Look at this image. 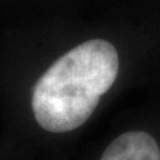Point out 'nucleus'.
I'll list each match as a JSON object with an SVG mask.
<instances>
[{
	"label": "nucleus",
	"mask_w": 160,
	"mask_h": 160,
	"mask_svg": "<svg viewBox=\"0 0 160 160\" xmlns=\"http://www.w3.org/2000/svg\"><path fill=\"white\" fill-rule=\"evenodd\" d=\"M100 160H160V148L149 133L129 131L115 139Z\"/></svg>",
	"instance_id": "obj_2"
},
{
	"label": "nucleus",
	"mask_w": 160,
	"mask_h": 160,
	"mask_svg": "<svg viewBox=\"0 0 160 160\" xmlns=\"http://www.w3.org/2000/svg\"><path fill=\"white\" fill-rule=\"evenodd\" d=\"M119 55L113 44L93 39L60 56L44 72L32 92V112L49 132L79 128L116 82Z\"/></svg>",
	"instance_id": "obj_1"
}]
</instances>
